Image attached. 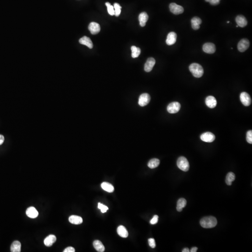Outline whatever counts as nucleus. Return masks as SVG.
Returning <instances> with one entry per match:
<instances>
[{
    "label": "nucleus",
    "mask_w": 252,
    "mask_h": 252,
    "mask_svg": "<svg viewBox=\"0 0 252 252\" xmlns=\"http://www.w3.org/2000/svg\"><path fill=\"white\" fill-rule=\"evenodd\" d=\"M217 220L213 216H208L203 217L200 221V225L205 228H212L216 226Z\"/></svg>",
    "instance_id": "obj_1"
},
{
    "label": "nucleus",
    "mask_w": 252,
    "mask_h": 252,
    "mask_svg": "<svg viewBox=\"0 0 252 252\" xmlns=\"http://www.w3.org/2000/svg\"><path fill=\"white\" fill-rule=\"evenodd\" d=\"M189 70L194 77L200 78L203 75L204 69L202 66L197 63H193L189 66Z\"/></svg>",
    "instance_id": "obj_2"
},
{
    "label": "nucleus",
    "mask_w": 252,
    "mask_h": 252,
    "mask_svg": "<svg viewBox=\"0 0 252 252\" xmlns=\"http://www.w3.org/2000/svg\"><path fill=\"white\" fill-rule=\"evenodd\" d=\"M177 166L179 169L185 172L188 171L189 170V163L187 159L184 156H180L178 158Z\"/></svg>",
    "instance_id": "obj_3"
},
{
    "label": "nucleus",
    "mask_w": 252,
    "mask_h": 252,
    "mask_svg": "<svg viewBox=\"0 0 252 252\" xmlns=\"http://www.w3.org/2000/svg\"><path fill=\"white\" fill-rule=\"evenodd\" d=\"M181 105L178 102H173L170 103L167 107V111L170 114H176L180 109Z\"/></svg>",
    "instance_id": "obj_4"
},
{
    "label": "nucleus",
    "mask_w": 252,
    "mask_h": 252,
    "mask_svg": "<svg viewBox=\"0 0 252 252\" xmlns=\"http://www.w3.org/2000/svg\"><path fill=\"white\" fill-rule=\"evenodd\" d=\"M170 11L175 15H179L183 13L184 11V9L183 7L176 4L175 3H171L170 4Z\"/></svg>",
    "instance_id": "obj_5"
},
{
    "label": "nucleus",
    "mask_w": 252,
    "mask_h": 252,
    "mask_svg": "<svg viewBox=\"0 0 252 252\" xmlns=\"http://www.w3.org/2000/svg\"><path fill=\"white\" fill-rule=\"evenodd\" d=\"M151 101V96L148 93H143L140 96L138 104L141 107H144L149 103Z\"/></svg>",
    "instance_id": "obj_6"
},
{
    "label": "nucleus",
    "mask_w": 252,
    "mask_h": 252,
    "mask_svg": "<svg viewBox=\"0 0 252 252\" xmlns=\"http://www.w3.org/2000/svg\"><path fill=\"white\" fill-rule=\"evenodd\" d=\"M240 101L245 106L248 107L251 104V97L250 95L246 92L241 93L240 95Z\"/></svg>",
    "instance_id": "obj_7"
},
{
    "label": "nucleus",
    "mask_w": 252,
    "mask_h": 252,
    "mask_svg": "<svg viewBox=\"0 0 252 252\" xmlns=\"http://www.w3.org/2000/svg\"><path fill=\"white\" fill-rule=\"evenodd\" d=\"M250 43L249 40L247 39H242L239 42L238 45V49L240 52H244L249 48Z\"/></svg>",
    "instance_id": "obj_8"
},
{
    "label": "nucleus",
    "mask_w": 252,
    "mask_h": 252,
    "mask_svg": "<svg viewBox=\"0 0 252 252\" xmlns=\"http://www.w3.org/2000/svg\"><path fill=\"white\" fill-rule=\"evenodd\" d=\"M200 139L203 142L206 143H212L215 139V136L211 132H206L202 134Z\"/></svg>",
    "instance_id": "obj_9"
},
{
    "label": "nucleus",
    "mask_w": 252,
    "mask_h": 252,
    "mask_svg": "<svg viewBox=\"0 0 252 252\" xmlns=\"http://www.w3.org/2000/svg\"><path fill=\"white\" fill-rule=\"evenodd\" d=\"M203 50L208 54H213L216 51V46L214 44L211 43H206L204 45Z\"/></svg>",
    "instance_id": "obj_10"
},
{
    "label": "nucleus",
    "mask_w": 252,
    "mask_h": 252,
    "mask_svg": "<svg viewBox=\"0 0 252 252\" xmlns=\"http://www.w3.org/2000/svg\"><path fill=\"white\" fill-rule=\"evenodd\" d=\"M88 29L93 35H96L101 30L100 25L98 23L92 22L88 26Z\"/></svg>",
    "instance_id": "obj_11"
},
{
    "label": "nucleus",
    "mask_w": 252,
    "mask_h": 252,
    "mask_svg": "<svg viewBox=\"0 0 252 252\" xmlns=\"http://www.w3.org/2000/svg\"><path fill=\"white\" fill-rule=\"evenodd\" d=\"M156 64V60L153 57H149L145 63L144 65V70L146 72H150Z\"/></svg>",
    "instance_id": "obj_12"
},
{
    "label": "nucleus",
    "mask_w": 252,
    "mask_h": 252,
    "mask_svg": "<svg viewBox=\"0 0 252 252\" xmlns=\"http://www.w3.org/2000/svg\"><path fill=\"white\" fill-rule=\"evenodd\" d=\"M176 37H177L176 34L174 32H170L169 33L166 41L167 44L168 46H172L174 45L176 42Z\"/></svg>",
    "instance_id": "obj_13"
},
{
    "label": "nucleus",
    "mask_w": 252,
    "mask_h": 252,
    "mask_svg": "<svg viewBox=\"0 0 252 252\" xmlns=\"http://www.w3.org/2000/svg\"><path fill=\"white\" fill-rule=\"evenodd\" d=\"M206 104L209 108H213L215 107L217 104L216 99L212 96H209L206 98Z\"/></svg>",
    "instance_id": "obj_14"
},
{
    "label": "nucleus",
    "mask_w": 252,
    "mask_h": 252,
    "mask_svg": "<svg viewBox=\"0 0 252 252\" xmlns=\"http://www.w3.org/2000/svg\"><path fill=\"white\" fill-rule=\"evenodd\" d=\"M26 215L28 217L34 219L38 215V211L34 207H29L26 210Z\"/></svg>",
    "instance_id": "obj_15"
},
{
    "label": "nucleus",
    "mask_w": 252,
    "mask_h": 252,
    "mask_svg": "<svg viewBox=\"0 0 252 252\" xmlns=\"http://www.w3.org/2000/svg\"><path fill=\"white\" fill-rule=\"evenodd\" d=\"M236 23L238 24V26L243 28L247 26L248 24V21L247 19L244 16L242 15H239L236 17Z\"/></svg>",
    "instance_id": "obj_16"
},
{
    "label": "nucleus",
    "mask_w": 252,
    "mask_h": 252,
    "mask_svg": "<svg viewBox=\"0 0 252 252\" xmlns=\"http://www.w3.org/2000/svg\"><path fill=\"white\" fill-rule=\"evenodd\" d=\"M79 42L80 44L86 46L90 49H92L93 48V43L88 37L84 36L79 39Z\"/></svg>",
    "instance_id": "obj_17"
},
{
    "label": "nucleus",
    "mask_w": 252,
    "mask_h": 252,
    "mask_svg": "<svg viewBox=\"0 0 252 252\" xmlns=\"http://www.w3.org/2000/svg\"><path fill=\"white\" fill-rule=\"evenodd\" d=\"M138 19L140 26L141 27H144L146 25V23L148 20V16L146 12H142L139 15Z\"/></svg>",
    "instance_id": "obj_18"
},
{
    "label": "nucleus",
    "mask_w": 252,
    "mask_h": 252,
    "mask_svg": "<svg viewBox=\"0 0 252 252\" xmlns=\"http://www.w3.org/2000/svg\"><path fill=\"white\" fill-rule=\"evenodd\" d=\"M57 238L54 235H50L44 240V244L47 247H51L55 242Z\"/></svg>",
    "instance_id": "obj_19"
},
{
    "label": "nucleus",
    "mask_w": 252,
    "mask_h": 252,
    "mask_svg": "<svg viewBox=\"0 0 252 252\" xmlns=\"http://www.w3.org/2000/svg\"><path fill=\"white\" fill-rule=\"evenodd\" d=\"M193 29L198 30L200 28V25L202 24V20L198 17H194L191 20Z\"/></svg>",
    "instance_id": "obj_20"
},
{
    "label": "nucleus",
    "mask_w": 252,
    "mask_h": 252,
    "mask_svg": "<svg viewBox=\"0 0 252 252\" xmlns=\"http://www.w3.org/2000/svg\"><path fill=\"white\" fill-rule=\"evenodd\" d=\"M69 221L71 223L74 225H79L82 223L83 219L81 217L79 216H71L69 218Z\"/></svg>",
    "instance_id": "obj_21"
},
{
    "label": "nucleus",
    "mask_w": 252,
    "mask_h": 252,
    "mask_svg": "<svg viewBox=\"0 0 252 252\" xmlns=\"http://www.w3.org/2000/svg\"><path fill=\"white\" fill-rule=\"evenodd\" d=\"M117 231L118 235L122 238H126L129 236L128 231L123 226H120L118 227Z\"/></svg>",
    "instance_id": "obj_22"
},
{
    "label": "nucleus",
    "mask_w": 252,
    "mask_h": 252,
    "mask_svg": "<svg viewBox=\"0 0 252 252\" xmlns=\"http://www.w3.org/2000/svg\"><path fill=\"white\" fill-rule=\"evenodd\" d=\"M21 250V243L17 240L14 241L10 247V251L12 252H20Z\"/></svg>",
    "instance_id": "obj_23"
},
{
    "label": "nucleus",
    "mask_w": 252,
    "mask_h": 252,
    "mask_svg": "<svg viewBox=\"0 0 252 252\" xmlns=\"http://www.w3.org/2000/svg\"><path fill=\"white\" fill-rule=\"evenodd\" d=\"M93 247L96 250L99 252H103L105 251V247L102 243L98 240H96L93 241Z\"/></svg>",
    "instance_id": "obj_24"
},
{
    "label": "nucleus",
    "mask_w": 252,
    "mask_h": 252,
    "mask_svg": "<svg viewBox=\"0 0 252 252\" xmlns=\"http://www.w3.org/2000/svg\"><path fill=\"white\" fill-rule=\"evenodd\" d=\"M101 187L104 190L108 192L112 193L114 192L115 189L114 187L112 184L107 182H103L101 184Z\"/></svg>",
    "instance_id": "obj_25"
},
{
    "label": "nucleus",
    "mask_w": 252,
    "mask_h": 252,
    "mask_svg": "<svg viewBox=\"0 0 252 252\" xmlns=\"http://www.w3.org/2000/svg\"><path fill=\"white\" fill-rule=\"evenodd\" d=\"M187 201L186 199L184 198H181L178 200L176 206V210L178 212H181L183 208L186 206Z\"/></svg>",
    "instance_id": "obj_26"
},
{
    "label": "nucleus",
    "mask_w": 252,
    "mask_h": 252,
    "mask_svg": "<svg viewBox=\"0 0 252 252\" xmlns=\"http://www.w3.org/2000/svg\"><path fill=\"white\" fill-rule=\"evenodd\" d=\"M235 179V175L233 172H230L227 174L226 178V183L228 185H231L232 182Z\"/></svg>",
    "instance_id": "obj_27"
},
{
    "label": "nucleus",
    "mask_w": 252,
    "mask_h": 252,
    "mask_svg": "<svg viewBox=\"0 0 252 252\" xmlns=\"http://www.w3.org/2000/svg\"><path fill=\"white\" fill-rule=\"evenodd\" d=\"M160 165V160L157 158L151 159L148 163V166L151 169L156 168Z\"/></svg>",
    "instance_id": "obj_28"
},
{
    "label": "nucleus",
    "mask_w": 252,
    "mask_h": 252,
    "mask_svg": "<svg viewBox=\"0 0 252 252\" xmlns=\"http://www.w3.org/2000/svg\"><path fill=\"white\" fill-rule=\"evenodd\" d=\"M131 51H132V57L133 58L138 57L141 52V49L135 46H132L131 47Z\"/></svg>",
    "instance_id": "obj_29"
},
{
    "label": "nucleus",
    "mask_w": 252,
    "mask_h": 252,
    "mask_svg": "<svg viewBox=\"0 0 252 252\" xmlns=\"http://www.w3.org/2000/svg\"><path fill=\"white\" fill-rule=\"evenodd\" d=\"M114 7L115 9V15L116 16H119L121 13V7L118 3H115Z\"/></svg>",
    "instance_id": "obj_30"
},
{
    "label": "nucleus",
    "mask_w": 252,
    "mask_h": 252,
    "mask_svg": "<svg viewBox=\"0 0 252 252\" xmlns=\"http://www.w3.org/2000/svg\"><path fill=\"white\" fill-rule=\"evenodd\" d=\"M106 5L107 7V11H108L109 14L111 15H115V9L114 6L111 5L109 2H106Z\"/></svg>",
    "instance_id": "obj_31"
},
{
    "label": "nucleus",
    "mask_w": 252,
    "mask_h": 252,
    "mask_svg": "<svg viewBox=\"0 0 252 252\" xmlns=\"http://www.w3.org/2000/svg\"><path fill=\"white\" fill-rule=\"evenodd\" d=\"M98 209H101V212L102 213H105L108 210V207L105 206V205H103L101 203H98Z\"/></svg>",
    "instance_id": "obj_32"
},
{
    "label": "nucleus",
    "mask_w": 252,
    "mask_h": 252,
    "mask_svg": "<svg viewBox=\"0 0 252 252\" xmlns=\"http://www.w3.org/2000/svg\"><path fill=\"white\" fill-rule=\"evenodd\" d=\"M247 142L250 144L252 143V130H249L248 131L247 133Z\"/></svg>",
    "instance_id": "obj_33"
},
{
    "label": "nucleus",
    "mask_w": 252,
    "mask_h": 252,
    "mask_svg": "<svg viewBox=\"0 0 252 252\" xmlns=\"http://www.w3.org/2000/svg\"><path fill=\"white\" fill-rule=\"evenodd\" d=\"M148 244L151 248H154L156 247V244L155 240L153 238H150L148 240Z\"/></svg>",
    "instance_id": "obj_34"
},
{
    "label": "nucleus",
    "mask_w": 252,
    "mask_h": 252,
    "mask_svg": "<svg viewBox=\"0 0 252 252\" xmlns=\"http://www.w3.org/2000/svg\"><path fill=\"white\" fill-rule=\"evenodd\" d=\"M205 1L207 2H209L212 5H217L219 4L220 1V0H205Z\"/></svg>",
    "instance_id": "obj_35"
},
{
    "label": "nucleus",
    "mask_w": 252,
    "mask_h": 252,
    "mask_svg": "<svg viewBox=\"0 0 252 252\" xmlns=\"http://www.w3.org/2000/svg\"><path fill=\"white\" fill-rule=\"evenodd\" d=\"M158 216L157 215L154 216L152 219L151 220L150 223L152 225H154V224H156L158 222Z\"/></svg>",
    "instance_id": "obj_36"
},
{
    "label": "nucleus",
    "mask_w": 252,
    "mask_h": 252,
    "mask_svg": "<svg viewBox=\"0 0 252 252\" xmlns=\"http://www.w3.org/2000/svg\"><path fill=\"white\" fill-rule=\"evenodd\" d=\"M75 251L74 248L73 247H69L66 248L65 250H64V252H74Z\"/></svg>",
    "instance_id": "obj_37"
},
{
    "label": "nucleus",
    "mask_w": 252,
    "mask_h": 252,
    "mask_svg": "<svg viewBox=\"0 0 252 252\" xmlns=\"http://www.w3.org/2000/svg\"><path fill=\"white\" fill-rule=\"evenodd\" d=\"M4 141V137H3V135L0 134V145L2 144Z\"/></svg>",
    "instance_id": "obj_38"
},
{
    "label": "nucleus",
    "mask_w": 252,
    "mask_h": 252,
    "mask_svg": "<svg viewBox=\"0 0 252 252\" xmlns=\"http://www.w3.org/2000/svg\"><path fill=\"white\" fill-rule=\"evenodd\" d=\"M198 249V248L197 247H193V248H192V249H190V251L191 252H197Z\"/></svg>",
    "instance_id": "obj_39"
},
{
    "label": "nucleus",
    "mask_w": 252,
    "mask_h": 252,
    "mask_svg": "<svg viewBox=\"0 0 252 252\" xmlns=\"http://www.w3.org/2000/svg\"><path fill=\"white\" fill-rule=\"evenodd\" d=\"M190 252V249H189L188 248H184V249H183V250H182V252Z\"/></svg>",
    "instance_id": "obj_40"
},
{
    "label": "nucleus",
    "mask_w": 252,
    "mask_h": 252,
    "mask_svg": "<svg viewBox=\"0 0 252 252\" xmlns=\"http://www.w3.org/2000/svg\"><path fill=\"white\" fill-rule=\"evenodd\" d=\"M230 23L229 21H228V22H227V23Z\"/></svg>",
    "instance_id": "obj_41"
},
{
    "label": "nucleus",
    "mask_w": 252,
    "mask_h": 252,
    "mask_svg": "<svg viewBox=\"0 0 252 252\" xmlns=\"http://www.w3.org/2000/svg\"><path fill=\"white\" fill-rule=\"evenodd\" d=\"M236 27H238V25H237V26H236Z\"/></svg>",
    "instance_id": "obj_42"
}]
</instances>
